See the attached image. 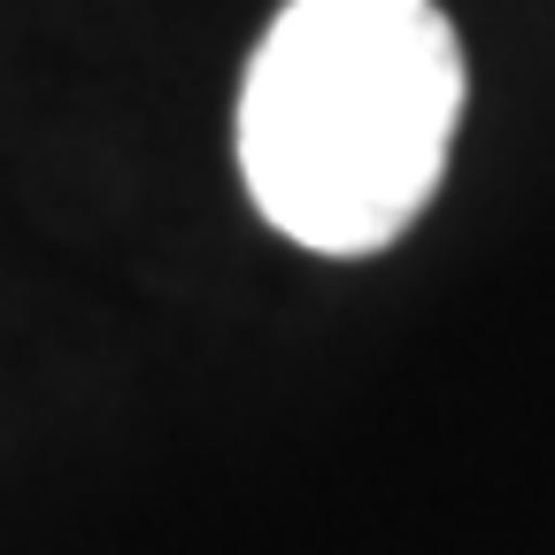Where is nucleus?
I'll use <instances>...</instances> for the list:
<instances>
[{
    "label": "nucleus",
    "mask_w": 555,
    "mask_h": 555,
    "mask_svg": "<svg viewBox=\"0 0 555 555\" xmlns=\"http://www.w3.org/2000/svg\"><path fill=\"white\" fill-rule=\"evenodd\" d=\"M440 0H286L240 86V178L309 255H378L440 193L463 124Z\"/></svg>",
    "instance_id": "nucleus-1"
}]
</instances>
